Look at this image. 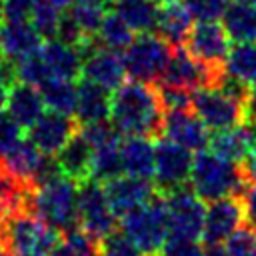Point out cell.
<instances>
[{
    "label": "cell",
    "instance_id": "obj_1",
    "mask_svg": "<svg viewBox=\"0 0 256 256\" xmlns=\"http://www.w3.org/2000/svg\"><path fill=\"white\" fill-rule=\"evenodd\" d=\"M164 108L156 84L126 80L112 92L110 122L120 136L160 138L164 126Z\"/></svg>",
    "mask_w": 256,
    "mask_h": 256
},
{
    "label": "cell",
    "instance_id": "obj_2",
    "mask_svg": "<svg viewBox=\"0 0 256 256\" xmlns=\"http://www.w3.org/2000/svg\"><path fill=\"white\" fill-rule=\"evenodd\" d=\"M188 184L204 202H212L224 196H238L248 182L242 162H232L212 150H202L194 154Z\"/></svg>",
    "mask_w": 256,
    "mask_h": 256
},
{
    "label": "cell",
    "instance_id": "obj_3",
    "mask_svg": "<svg viewBox=\"0 0 256 256\" xmlns=\"http://www.w3.org/2000/svg\"><path fill=\"white\" fill-rule=\"evenodd\" d=\"M30 212L60 234L78 226V182L60 176L34 190Z\"/></svg>",
    "mask_w": 256,
    "mask_h": 256
},
{
    "label": "cell",
    "instance_id": "obj_4",
    "mask_svg": "<svg viewBox=\"0 0 256 256\" xmlns=\"http://www.w3.org/2000/svg\"><path fill=\"white\" fill-rule=\"evenodd\" d=\"M118 226L138 244L144 256H156L164 240L170 236L168 214L162 194L158 192L150 202L124 214L118 220Z\"/></svg>",
    "mask_w": 256,
    "mask_h": 256
},
{
    "label": "cell",
    "instance_id": "obj_5",
    "mask_svg": "<svg viewBox=\"0 0 256 256\" xmlns=\"http://www.w3.org/2000/svg\"><path fill=\"white\" fill-rule=\"evenodd\" d=\"M170 54H172V46L166 40H162L156 32L136 34L128 44V48L122 52L126 76H130V80L156 84L160 82L168 66Z\"/></svg>",
    "mask_w": 256,
    "mask_h": 256
},
{
    "label": "cell",
    "instance_id": "obj_6",
    "mask_svg": "<svg viewBox=\"0 0 256 256\" xmlns=\"http://www.w3.org/2000/svg\"><path fill=\"white\" fill-rule=\"evenodd\" d=\"M60 236L34 212L24 210L8 224V250L14 256H48Z\"/></svg>",
    "mask_w": 256,
    "mask_h": 256
},
{
    "label": "cell",
    "instance_id": "obj_7",
    "mask_svg": "<svg viewBox=\"0 0 256 256\" xmlns=\"http://www.w3.org/2000/svg\"><path fill=\"white\" fill-rule=\"evenodd\" d=\"M192 112L206 124L210 132L228 130L246 120V108L236 98L224 94L216 86H204L192 94Z\"/></svg>",
    "mask_w": 256,
    "mask_h": 256
},
{
    "label": "cell",
    "instance_id": "obj_8",
    "mask_svg": "<svg viewBox=\"0 0 256 256\" xmlns=\"http://www.w3.org/2000/svg\"><path fill=\"white\" fill-rule=\"evenodd\" d=\"M168 214V228L174 236L202 238L206 204L192 190L190 184H182L166 194H162Z\"/></svg>",
    "mask_w": 256,
    "mask_h": 256
},
{
    "label": "cell",
    "instance_id": "obj_9",
    "mask_svg": "<svg viewBox=\"0 0 256 256\" xmlns=\"http://www.w3.org/2000/svg\"><path fill=\"white\" fill-rule=\"evenodd\" d=\"M78 226L96 240H102L118 226V216L108 202L104 184L92 178L78 184Z\"/></svg>",
    "mask_w": 256,
    "mask_h": 256
},
{
    "label": "cell",
    "instance_id": "obj_10",
    "mask_svg": "<svg viewBox=\"0 0 256 256\" xmlns=\"http://www.w3.org/2000/svg\"><path fill=\"white\" fill-rule=\"evenodd\" d=\"M194 152L182 148L180 144L158 138L154 150V174L152 182L160 194H166L182 184H188L190 170H192Z\"/></svg>",
    "mask_w": 256,
    "mask_h": 256
},
{
    "label": "cell",
    "instance_id": "obj_11",
    "mask_svg": "<svg viewBox=\"0 0 256 256\" xmlns=\"http://www.w3.org/2000/svg\"><path fill=\"white\" fill-rule=\"evenodd\" d=\"M184 46L202 64L214 70H224L232 40L228 38L220 20H202L192 24Z\"/></svg>",
    "mask_w": 256,
    "mask_h": 256
},
{
    "label": "cell",
    "instance_id": "obj_12",
    "mask_svg": "<svg viewBox=\"0 0 256 256\" xmlns=\"http://www.w3.org/2000/svg\"><path fill=\"white\" fill-rule=\"evenodd\" d=\"M78 48L82 54V78H88L110 92L126 82V68L120 52L98 46L94 38H86Z\"/></svg>",
    "mask_w": 256,
    "mask_h": 256
},
{
    "label": "cell",
    "instance_id": "obj_13",
    "mask_svg": "<svg viewBox=\"0 0 256 256\" xmlns=\"http://www.w3.org/2000/svg\"><path fill=\"white\" fill-rule=\"evenodd\" d=\"M226 70H214L200 60H196L186 46H172L168 66L162 74V82H170L188 90H198L204 86H218Z\"/></svg>",
    "mask_w": 256,
    "mask_h": 256
},
{
    "label": "cell",
    "instance_id": "obj_14",
    "mask_svg": "<svg viewBox=\"0 0 256 256\" xmlns=\"http://www.w3.org/2000/svg\"><path fill=\"white\" fill-rule=\"evenodd\" d=\"M80 130L78 120L72 114H62L54 110H46L26 132V138L48 156H56L66 142Z\"/></svg>",
    "mask_w": 256,
    "mask_h": 256
},
{
    "label": "cell",
    "instance_id": "obj_15",
    "mask_svg": "<svg viewBox=\"0 0 256 256\" xmlns=\"http://www.w3.org/2000/svg\"><path fill=\"white\" fill-rule=\"evenodd\" d=\"M244 224V212L238 196H224L206 204L202 240L204 246L224 244Z\"/></svg>",
    "mask_w": 256,
    "mask_h": 256
},
{
    "label": "cell",
    "instance_id": "obj_16",
    "mask_svg": "<svg viewBox=\"0 0 256 256\" xmlns=\"http://www.w3.org/2000/svg\"><path fill=\"white\" fill-rule=\"evenodd\" d=\"M108 202L114 210V214L118 216V220L128 214L130 210L150 202L158 190L154 186V182L150 178H138V176H130V174H122L110 182L104 184Z\"/></svg>",
    "mask_w": 256,
    "mask_h": 256
},
{
    "label": "cell",
    "instance_id": "obj_17",
    "mask_svg": "<svg viewBox=\"0 0 256 256\" xmlns=\"http://www.w3.org/2000/svg\"><path fill=\"white\" fill-rule=\"evenodd\" d=\"M160 138H168L196 154L208 150L210 130L192 110H176V112H166Z\"/></svg>",
    "mask_w": 256,
    "mask_h": 256
},
{
    "label": "cell",
    "instance_id": "obj_18",
    "mask_svg": "<svg viewBox=\"0 0 256 256\" xmlns=\"http://www.w3.org/2000/svg\"><path fill=\"white\" fill-rule=\"evenodd\" d=\"M110 100L112 92L106 90L104 86L80 78L76 80V108H74V118L78 120L80 126L108 120L110 118Z\"/></svg>",
    "mask_w": 256,
    "mask_h": 256
},
{
    "label": "cell",
    "instance_id": "obj_19",
    "mask_svg": "<svg viewBox=\"0 0 256 256\" xmlns=\"http://www.w3.org/2000/svg\"><path fill=\"white\" fill-rule=\"evenodd\" d=\"M42 42L44 38L30 20H4L0 24V52L12 62L36 52Z\"/></svg>",
    "mask_w": 256,
    "mask_h": 256
},
{
    "label": "cell",
    "instance_id": "obj_20",
    "mask_svg": "<svg viewBox=\"0 0 256 256\" xmlns=\"http://www.w3.org/2000/svg\"><path fill=\"white\" fill-rule=\"evenodd\" d=\"M4 110L22 126V130H28L46 112V104L38 86L16 80L8 88V100Z\"/></svg>",
    "mask_w": 256,
    "mask_h": 256
},
{
    "label": "cell",
    "instance_id": "obj_21",
    "mask_svg": "<svg viewBox=\"0 0 256 256\" xmlns=\"http://www.w3.org/2000/svg\"><path fill=\"white\" fill-rule=\"evenodd\" d=\"M192 24H194V18L188 12V8L184 6V2L168 0V2H162L158 8L154 32L162 40H166L170 46H182L188 38Z\"/></svg>",
    "mask_w": 256,
    "mask_h": 256
},
{
    "label": "cell",
    "instance_id": "obj_22",
    "mask_svg": "<svg viewBox=\"0 0 256 256\" xmlns=\"http://www.w3.org/2000/svg\"><path fill=\"white\" fill-rule=\"evenodd\" d=\"M40 52L52 78L76 80L78 76H82V54L78 46H70L60 42L58 38H50L42 42Z\"/></svg>",
    "mask_w": 256,
    "mask_h": 256
},
{
    "label": "cell",
    "instance_id": "obj_23",
    "mask_svg": "<svg viewBox=\"0 0 256 256\" xmlns=\"http://www.w3.org/2000/svg\"><path fill=\"white\" fill-rule=\"evenodd\" d=\"M154 150H156V142H152V138L122 136V140H120V158H122L124 174L152 180Z\"/></svg>",
    "mask_w": 256,
    "mask_h": 256
},
{
    "label": "cell",
    "instance_id": "obj_24",
    "mask_svg": "<svg viewBox=\"0 0 256 256\" xmlns=\"http://www.w3.org/2000/svg\"><path fill=\"white\" fill-rule=\"evenodd\" d=\"M92 154L94 148L88 144V140L80 134V130L66 142V146L56 154V160L60 164V170L66 178L74 182H84L90 178V166H92Z\"/></svg>",
    "mask_w": 256,
    "mask_h": 256
},
{
    "label": "cell",
    "instance_id": "obj_25",
    "mask_svg": "<svg viewBox=\"0 0 256 256\" xmlns=\"http://www.w3.org/2000/svg\"><path fill=\"white\" fill-rule=\"evenodd\" d=\"M232 44L256 42V4L232 0L220 18Z\"/></svg>",
    "mask_w": 256,
    "mask_h": 256
},
{
    "label": "cell",
    "instance_id": "obj_26",
    "mask_svg": "<svg viewBox=\"0 0 256 256\" xmlns=\"http://www.w3.org/2000/svg\"><path fill=\"white\" fill-rule=\"evenodd\" d=\"M160 2L156 0H114L112 10L136 32H154Z\"/></svg>",
    "mask_w": 256,
    "mask_h": 256
},
{
    "label": "cell",
    "instance_id": "obj_27",
    "mask_svg": "<svg viewBox=\"0 0 256 256\" xmlns=\"http://www.w3.org/2000/svg\"><path fill=\"white\" fill-rule=\"evenodd\" d=\"M44 156L46 154H42L28 138H22L0 162L14 176H18L20 180H24V182H28V184L34 186V176H36V172H38Z\"/></svg>",
    "mask_w": 256,
    "mask_h": 256
},
{
    "label": "cell",
    "instance_id": "obj_28",
    "mask_svg": "<svg viewBox=\"0 0 256 256\" xmlns=\"http://www.w3.org/2000/svg\"><path fill=\"white\" fill-rule=\"evenodd\" d=\"M136 36V32L114 12V10H108L96 30V34L92 36L94 42L102 48H108V50H114V52H124L128 48V44L132 42V38Z\"/></svg>",
    "mask_w": 256,
    "mask_h": 256
},
{
    "label": "cell",
    "instance_id": "obj_29",
    "mask_svg": "<svg viewBox=\"0 0 256 256\" xmlns=\"http://www.w3.org/2000/svg\"><path fill=\"white\" fill-rule=\"evenodd\" d=\"M46 110L62 112V114H72L76 108V80H66V78H50L42 86H38Z\"/></svg>",
    "mask_w": 256,
    "mask_h": 256
},
{
    "label": "cell",
    "instance_id": "obj_30",
    "mask_svg": "<svg viewBox=\"0 0 256 256\" xmlns=\"http://www.w3.org/2000/svg\"><path fill=\"white\" fill-rule=\"evenodd\" d=\"M224 70L240 82L252 84L256 80V42L232 44L224 62Z\"/></svg>",
    "mask_w": 256,
    "mask_h": 256
},
{
    "label": "cell",
    "instance_id": "obj_31",
    "mask_svg": "<svg viewBox=\"0 0 256 256\" xmlns=\"http://www.w3.org/2000/svg\"><path fill=\"white\" fill-rule=\"evenodd\" d=\"M48 256H100V240L76 226L60 236Z\"/></svg>",
    "mask_w": 256,
    "mask_h": 256
},
{
    "label": "cell",
    "instance_id": "obj_32",
    "mask_svg": "<svg viewBox=\"0 0 256 256\" xmlns=\"http://www.w3.org/2000/svg\"><path fill=\"white\" fill-rule=\"evenodd\" d=\"M122 174H124V168H122V158H120V142L108 144L102 148H94L92 166H90L92 180L106 184Z\"/></svg>",
    "mask_w": 256,
    "mask_h": 256
},
{
    "label": "cell",
    "instance_id": "obj_33",
    "mask_svg": "<svg viewBox=\"0 0 256 256\" xmlns=\"http://www.w3.org/2000/svg\"><path fill=\"white\" fill-rule=\"evenodd\" d=\"M60 16H62V10L54 6L50 0H36L30 14V22L44 40H50V38H56Z\"/></svg>",
    "mask_w": 256,
    "mask_h": 256
},
{
    "label": "cell",
    "instance_id": "obj_34",
    "mask_svg": "<svg viewBox=\"0 0 256 256\" xmlns=\"http://www.w3.org/2000/svg\"><path fill=\"white\" fill-rule=\"evenodd\" d=\"M14 64H16V80H20V82H26L32 86H42L46 80L52 78L40 48L28 56L16 60Z\"/></svg>",
    "mask_w": 256,
    "mask_h": 256
},
{
    "label": "cell",
    "instance_id": "obj_35",
    "mask_svg": "<svg viewBox=\"0 0 256 256\" xmlns=\"http://www.w3.org/2000/svg\"><path fill=\"white\" fill-rule=\"evenodd\" d=\"M100 256H144V252L120 226H116L100 240Z\"/></svg>",
    "mask_w": 256,
    "mask_h": 256
},
{
    "label": "cell",
    "instance_id": "obj_36",
    "mask_svg": "<svg viewBox=\"0 0 256 256\" xmlns=\"http://www.w3.org/2000/svg\"><path fill=\"white\" fill-rule=\"evenodd\" d=\"M158 98L162 102L164 112H176V110H192V94L194 90L170 84V82H156Z\"/></svg>",
    "mask_w": 256,
    "mask_h": 256
},
{
    "label": "cell",
    "instance_id": "obj_37",
    "mask_svg": "<svg viewBox=\"0 0 256 256\" xmlns=\"http://www.w3.org/2000/svg\"><path fill=\"white\" fill-rule=\"evenodd\" d=\"M68 10L72 12V16L76 18L78 26L82 28V32H84L88 38H92V36L96 34V30H98V26H100L104 14L108 12V10L100 8V6H94V4L84 2V0H76Z\"/></svg>",
    "mask_w": 256,
    "mask_h": 256
},
{
    "label": "cell",
    "instance_id": "obj_38",
    "mask_svg": "<svg viewBox=\"0 0 256 256\" xmlns=\"http://www.w3.org/2000/svg\"><path fill=\"white\" fill-rule=\"evenodd\" d=\"M206 248L198 238H186V236H174L170 234L156 256H204Z\"/></svg>",
    "mask_w": 256,
    "mask_h": 256
},
{
    "label": "cell",
    "instance_id": "obj_39",
    "mask_svg": "<svg viewBox=\"0 0 256 256\" xmlns=\"http://www.w3.org/2000/svg\"><path fill=\"white\" fill-rule=\"evenodd\" d=\"M80 134L88 140V144L92 148H102L108 144H116L120 142V132L112 126L110 120H100V122H92V124H84L80 126Z\"/></svg>",
    "mask_w": 256,
    "mask_h": 256
},
{
    "label": "cell",
    "instance_id": "obj_40",
    "mask_svg": "<svg viewBox=\"0 0 256 256\" xmlns=\"http://www.w3.org/2000/svg\"><path fill=\"white\" fill-rule=\"evenodd\" d=\"M224 246L232 256H256V228L242 224Z\"/></svg>",
    "mask_w": 256,
    "mask_h": 256
},
{
    "label": "cell",
    "instance_id": "obj_41",
    "mask_svg": "<svg viewBox=\"0 0 256 256\" xmlns=\"http://www.w3.org/2000/svg\"><path fill=\"white\" fill-rule=\"evenodd\" d=\"M188 12L196 22L202 20H220L224 10L232 0H182Z\"/></svg>",
    "mask_w": 256,
    "mask_h": 256
},
{
    "label": "cell",
    "instance_id": "obj_42",
    "mask_svg": "<svg viewBox=\"0 0 256 256\" xmlns=\"http://www.w3.org/2000/svg\"><path fill=\"white\" fill-rule=\"evenodd\" d=\"M20 140H22V126L6 110H0V160Z\"/></svg>",
    "mask_w": 256,
    "mask_h": 256
},
{
    "label": "cell",
    "instance_id": "obj_43",
    "mask_svg": "<svg viewBox=\"0 0 256 256\" xmlns=\"http://www.w3.org/2000/svg\"><path fill=\"white\" fill-rule=\"evenodd\" d=\"M56 38L64 44H70V46H80L88 36L82 32V28L78 26L76 18L72 16L70 10H62V16H60V22H58V30H56Z\"/></svg>",
    "mask_w": 256,
    "mask_h": 256
},
{
    "label": "cell",
    "instance_id": "obj_44",
    "mask_svg": "<svg viewBox=\"0 0 256 256\" xmlns=\"http://www.w3.org/2000/svg\"><path fill=\"white\" fill-rule=\"evenodd\" d=\"M36 0H4V20H30Z\"/></svg>",
    "mask_w": 256,
    "mask_h": 256
},
{
    "label": "cell",
    "instance_id": "obj_45",
    "mask_svg": "<svg viewBox=\"0 0 256 256\" xmlns=\"http://www.w3.org/2000/svg\"><path fill=\"white\" fill-rule=\"evenodd\" d=\"M242 212H244V224L256 228V186L246 184V188L238 194Z\"/></svg>",
    "mask_w": 256,
    "mask_h": 256
},
{
    "label": "cell",
    "instance_id": "obj_46",
    "mask_svg": "<svg viewBox=\"0 0 256 256\" xmlns=\"http://www.w3.org/2000/svg\"><path fill=\"white\" fill-rule=\"evenodd\" d=\"M242 170H244V176H246V182L256 186V148L250 150V154L242 160Z\"/></svg>",
    "mask_w": 256,
    "mask_h": 256
},
{
    "label": "cell",
    "instance_id": "obj_47",
    "mask_svg": "<svg viewBox=\"0 0 256 256\" xmlns=\"http://www.w3.org/2000/svg\"><path fill=\"white\" fill-rule=\"evenodd\" d=\"M244 108H246V120H254L256 122V80L248 88V98H246Z\"/></svg>",
    "mask_w": 256,
    "mask_h": 256
},
{
    "label": "cell",
    "instance_id": "obj_48",
    "mask_svg": "<svg viewBox=\"0 0 256 256\" xmlns=\"http://www.w3.org/2000/svg\"><path fill=\"white\" fill-rule=\"evenodd\" d=\"M204 256H232L224 244H214V246H206V254Z\"/></svg>",
    "mask_w": 256,
    "mask_h": 256
},
{
    "label": "cell",
    "instance_id": "obj_49",
    "mask_svg": "<svg viewBox=\"0 0 256 256\" xmlns=\"http://www.w3.org/2000/svg\"><path fill=\"white\" fill-rule=\"evenodd\" d=\"M8 88H10V86H6V84H2V82H0V110H4V108H6V100H8Z\"/></svg>",
    "mask_w": 256,
    "mask_h": 256
},
{
    "label": "cell",
    "instance_id": "obj_50",
    "mask_svg": "<svg viewBox=\"0 0 256 256\" xmlns=\"http://www.w3.org/2000/svg\"><path fill=\"white\" fill-rule=\"evenodd\" d=\"M84 2H90V4L100 6L104 10H112V4H114V0H84Z\"/></svg>",
    "mask_w": 256,
    "mask_h": 256
},
{
    "label": "cell",
    "instance_id": "obj_51",
    "mask_svg": "<svg viewBox=\"0 0 256 256\" xmlns=\"http://www.w3.org/2000/svg\"><path fill=\"white\" fill-rule=\"evenodd\" d=\"M50 2H52L54 6H58L60 10H68V8H70V6H72L76 0H50Z\"/></svg>",
    "mask_w": 256,
    "mask_h": 256
},
{
    "label": "cell",
    "instance_id": "obj_52",
    "mask_svg": "<svg viewBox=\"0 0 256 256\" xmlns=\"http://www.w3.org/2000/svg\"><path fill=\"white\" fill-rule=\"evenodd\" d=\"M4 22V0H0V24Z\"/></svg>",
    "mask_w": 256,
    "mask_h": 256
},
{
    "label": "cell",
    "instance_id": "obj_53",
    "mask_svg": "<svg viewBox=\"0 0 256 256\" xmlns=\"http://www.w3.org/2000/svg\"><path fill=\"white\" fill-rule=\"evenodd\" d=\"M0 256H14L10 250H0Z\"/></svg>",
    "mask_w": 256,
    "mask_h": 256
},
{
    "label": "cell",
    "instance_id": "obj_54",
    "mask_svg": "<svg viewBox=\"0 0 256 256\" xmlns=\"http://www.w3.org/2000/svg\"><path fill=\"white\" fill-rule=\"evenodd\" d=\"M242 2H248V4H256V0H242Z\"/></svg>",
    "mask_w": 256,
    "mask_h": 256
},
{
    "label": "cell",
    "instance_id": "obj_55",
    "mask_svg": "<svg viewBox=\"0 0 256 256\" xmlns=\"http://www.w3.org/2000/svg\"><path fill=\"white\" fill-rule=\"evenodd\" d=\"M156 2H160V4H162V2H168V0H156Z\"/></svg>",
    "mask_w": 256,
    "mask_h": 256
},
{
    "label": "cell",
    "instance_id": "obj_56",
    "mask_svg": "<svg viewBox=\"0 0 256 256\" xmlns=\"http://www.w3.org/2000/svg\"><path fill=\"white\" fill-rule=\"evenodd\" d=\"M2 58H4V56H2V52H0V60H2Z\"/></svg>",
    "mask_w": 256,
    "mask_h": 256
}]
</instances>
